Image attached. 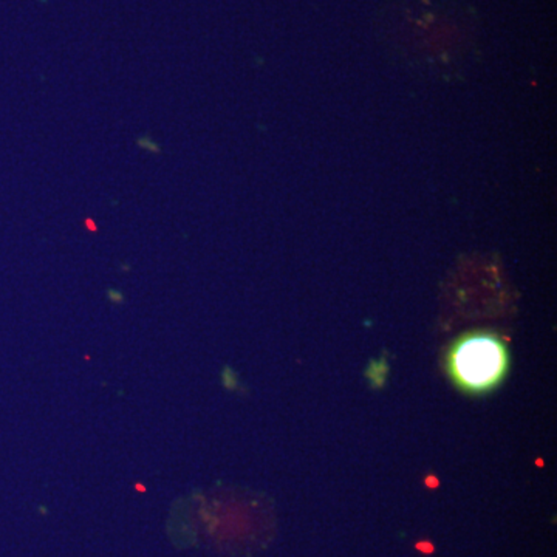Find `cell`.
<instances>
[{"instance_id":"1","label":"cell","mask_w":557,"mask_h":557,"mask_svg":"<svg viewBox=\"0 0 557 557\" xmlns=\"http://www.w3.org/2000/svg\"><path fill=\"white\" fill-rule=\"evenodd\" d=\"M508 367V351L497 336L472 333L450 350L449 370L467 392H486L497 384Z\"/></svg>"}]
</instances>
